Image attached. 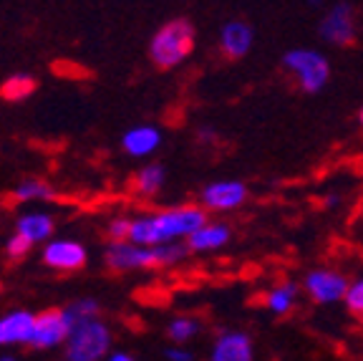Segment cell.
<instances>
[{
	"label": "cell",
	"instance_id": "obj_1",
	"mask_svg": "<svg viewBox=\"0 0 363 361\" xmlns=\"http://www.w3.org/2000/svg\"><path fill=\"white\" fill-rule=\"evenodd\" d=\"M207 222V210L202 205H182V208H169L162 212L144 215L131 220L129 240L139 245H159L172 243V240H187L199 225Z\"/></svg>",
	"mask_w": 363,
	"mask_h": 361
},
{
	"label": "cell",
	"instance_id": "obj_2",
	"mask_svg": "<svg viewBox=\"0 0 363 361\" xmlns=\"http://www.w3.org/2000/svg\"><path fill=\"white\" fill-rule=\"evenodd\" d=\"M187 243L174 245L159 243V245H139L131 240H113L111 248L106 250V263L111 271H139V268H164L179 263L187 255Z\"/></svg>",
	"mask_w": 363,
	"mask_h": 361
},
{
	"label": "cell",
	"instance_id": "obj_3",
	"mask_svg": "<svg viewBox=\"0 0 363 361\" xmlns=\"http://www.w3.org/2000/svg\"><path fill=\"white\" fill-rule=\"evenodd\" d=\"M194 41H197V33L192 23L187 18H174L152 36L149 56L159 68H174L192 56Z\"/></svg>",
	"mask_w": 363,
	"mask_h": 361
},
{
	"label": "cell",
	"instance_id": "obj_4",
	"mask_svg": "<svg viewBox=\"0 0 363 361\" xmlns=\"http://www.w3.org/2000/svg\"><path fill=\"white\" fill-rule=\"evenodd\" d=\"M280 66L293 76L298 89L306 94H320L330 79V63L315 48H290L280 58Z\"/></svg>",
	"mask_w": 363,
	"mask_h": 361
},
{
	"label": "cell",
	"instance_id": "obj_5",
	"mask_svg": "<svg viewBox=\"0 0 363 361\" xmlns=\"http://www.w3.org/2000/svg\"><path fill=\"white\" fill-rule=\"evenodd\" d=\"M111 333L99 318H89L84 323H76L71 328V336L66 341V359L71 361H96L108 354Z\"/></svg>",
	"mask_w": 363,
	"mask_h": 361
},
{
	"label": "cell",
	"instance_id": "obj_6",
	"mask_svg": "<svg viewBox=\"0 0 363 361\" xmlns=\"http://www.w3.org/2000/svg\"><path fill=\"white\" fill-rule=\"evenodd\" d=\"M301 286H303V293L315 306H330V303H343L351 281L343 273L330 271V268H315V271L306 273Z\"/></svg>",
	"mask_w": 363,
	"mask_h": 361
},
{
	"label": "cell",
	"instance_id": "obj_7",
	"mask_svg": "<svg viewBox=\"0 0 363 361\" xmlns=\"http://www.w3.org/2000/svg\"><path fill=\"white\" fill-rule=\"evenodd\" d=\"M318 33L328 45H340V48L353 45L358 36V23L351 3H335L323 16V21L318 26Z\"/></svg>",
	"mask_w": 363,
	"mask_h": 361
},
{
	"label": "cell",
	"instance_id": "obj_8",
	"mask_svg": "<svg viewBox=\"0 0 363 361\" xmlns=\"http://www.w3.org/2000/svg\"><path fill=\"white\" fill-rule=\"evenodd\" d=\"M247 185L242 180H217L202 187L199 205L207 212H233L247 203Z\"/></svg>",
	"mask_w": 363,
	"mask_h": 361
},
{
	"label": "cell",
	"instance_id": "obj_9",
	"mask_svg": "<svg viewBox=\"0 0 363 361\" xmlns=\"http://www.w3.org/2000/svg\"><path fill=\"white\" fill-rule=\"evenodd\" d=\"M71 318L66 316V311L58 308H48L43 311L40 316H35V328L33 336H30V344L33 349H51V346H58L63 341H68L71 336Z\"/></svg>",
	"mask_w": 363,
	"mask_h": 361
},
{
	"label": "cell",
	"instance_id": "obj_10",
	"mask_svg": "<svg viewBox=\"0 0 363 361\" xmlns=\"http://www.w3.org/2000/svg\"><path fill=\"white\" fill-rule=\"evenodd\" d=\"M255 43V31L247 21H227L220 31V51L230 61H240Z\"/></svg>",
	"mask_w": 363,
	"mask_h": 361
},
{
	"label": "cell",
	"instance_id": "obj_11",
	"mask_svg": "<svg viewBox=\"0 0 363 361\" xmlns=\"http://www.w3.org/2000/svg\"><path fill=\"white\" fill-rule=\"evenodd\" d=\"M210 356L215 361H252L255 344L245 331H222L212 344Z\"/></svg>",
	"mask_w": 363,
	"mask_h": 361
},
{
	"label": "cell",
	"instance_id": "obj_12",
	"mask_svg": "<svg viewBox=\"0 0 363 361\" xmlns=\"http://www.w3.org/2000/svg\"><path fill=\"white\" fill-rule=\"evenodd\" d=\"M230 240H233V227L222 220H207L187 237V248L192 253H212L230 245Z\"/></svg>",
	"mask_w": 363,
	"mask_h": 361
},
{
	"label": "cell",
	"instance_id": "obj_13",
	"mask_svg": "<svg viewBox=\"0 0 363 361\" xmlns=\"http://www.w3.org/2000/svg\"><path fill=\"white\" fill-rule=\"evenodd\" d=\"M45 266L58 268V271H76L86 263V248L76 240H53L43 250Z\"/></svg>",
	"mask_w": 363,
	"mask_h": 361
},
{
	"label": "cell",
	"instance_id": "obj_14",
	"mask_svg": "<svg viewBox=\"0 0 363 361\" xmlns=\"http://www.w3.org/2000/svg\"><path fill=\"white\" fill-rule=\"evenodd\" d=\"M33 328L35 316H30L28 311H13V313L0 318V346L30 344Z\"/></svg>",
	"mask_w": 363,
	"mask_h": 361
},
{
	"label": "cell",
	"instance_id": "obj_15",
	"mask_svg": "<svg viewBox=\"0 0 363 361\" xmlns=\"http://www.w3.org/2000/svg\"><path fill=\"white\" fill-rule=\"evenodd\" d=\"M301 291H303L301 283H293V281L275 283L262 296V308L267 313H272V316H288L290 311L295 308V303H298V298H301Z\"/></svg>",
	"mask_w": 363,
	"mask_h": 361
},
{
	"label": "cell",
	"instance_id": "obj_16",
	"mask_svg": "<svg viewBox=\"0 0 363 361\" xmlns=\"http://www.w3.org/2000/svg\"><path fill=\"white\" fill-rule=\"evenodd\" d=\"M159 144H162V131L157 126H134L121 139V147L131 157H149L152 152H157Z\"/></svg>",
	"mask_w": 363,
	"mask_h": 361
},
{
	"label": "cell",
	"instance_id": "obj_17",
	"mask_svg": "<svg viewBox=\"0 0 363 361\" xmlns=\"http://www.w3.org/2000/svg\"><path fill=\"white\" fill-rule=\"evenodd\" d=\"M18 232L26 235L30 243H43L48 240L53 232V220L43 212H33V215H23L18 220Z\"/></svg>",
	"mask_w": 363,
	"mask_h": 361
},
{
	"label": "cell",
	"instance_id": "obj_18",
	"mask_svg": "<svg viewBox=\"0 0 363 361\" xmlns=\"http://www.w3.org/2000/svg\"><path fill=\"white\" fill-rule=\"evenodd\" d=\"M35 89H38V84H35L33 76L28 74H13L8 76L6 81H3V86H0V99H6V102H26L28 96L35 94Z\"/></svg>",
	"mask_w": 363,
	"mask_h": 361
},
{
	"label": "cell",
	"instance_id": "obj_19",
	"mask_svg": "<svg viewBox=\"0 0 363 361\" xmlns=\"http://www.w3.org/2000/svg\"><path fill=\"white\" fill-rule=\"evenodd\" d=\"M164 180H167L164 167H159V164H149V167H144V170L136 175L134 187L142 192L144 198H152V195H157V192L164 187Z\"/></svg>",
	"mask_w": 363,
	"mask_h": 361
},
{
	"label": "cell",
	"instance_id": "obj_20",
	"mask_svg": "<svg viewBox=\"0 0 363 361\" xmlns=\"http://www.w3.org/2000/svg\"><path fill=\"white\" fill-rule=\"evenodd\" d=\"M202 331V323L192 316H179L167 326V336L172 339V344H189V341Z\"/></svg>",
	"mask_w": 363,
	"mask_h": 361
},
{
	"label": "cell",
	"instance_id": "obj_21",
	"mask_svg": "<svg viewBox=\"0 0 363 361\" xmlns=\"http://www.w3.org/2000/svg\"><path fill=\"white\" fill-rule=\"evenodd\" d=\"M13 198L21 200V203H26V200H51L53 187L43 180H26L23 185H18Z\"/></svg>",
	"mask_w": 363,
	"mask_h": 361
},
{
	"label": "cell",
	"instance_id": "obj_22",
	"mask_svg": "<svg viewBox=\"0 0 363 361\" xmlns=\"http://www.w3.org/2000/svg\"><path fill=\"white\" fill-rule=\"evenodd\" d=\"M99 313V303L96 301H91V298H84V301H76V303H71L66 308V316L71 318V323H84L89 321V318H96Z\"/></svg>",
	"mask_w": 363,
	"mask_h": 361
},
{
	"label": "cell",
	"instance_id": "obj_23",
	"mask_svg": "<svg viewBox=\"0 0 363 361\" xmlns=\"http://www.w3.org/2000/svg\"><path fill=\"white\" fill-rule=\"evenodd\" d=\"M343 306L348 308V313L361 316V311H363V278L351 281V286H348V291H346V298H343Z\"/></svg>",
	"mask_w": 363,
	"mask_h": 361
},
{
	"label": "cell",
	"instance_id": "obj_24",
	"mask_svg": "<svg viewBox=\"0 0 363 361\" xmlns=\"http://www.w3.org/2000/svg\"><path fill=\"white\" fill-rule=\"evenodd\" d=\"M30 245L33 243H30L28 237L21 235V232H16V235L8 240V255H11V258H23V255L30 250Z\"/></svg>",
	"mask_w": 363,
	"mask_h": 361
},
{
	"label": "cell",
	"instance_id": "obj_25",
	"mask_svg": "<svg viewBox=\"0 0 363 361\" xmlns=\"http://www.w3.org/2000/svg\"><path fill=\"white\" fill-rule=\"evenodd\" d=\"M129 232H131V220H113L111 225H108V235H111V240H129Z\"/></svg>",
	"mask_w": 363,
	"mask_h": 361
},
{
	"label": "cell",
	"instance_id": "obj_26",
	"mask_svg": "<svg viewBox=\"0 0 363 361\" xmlns=\"http://www.w3.org/2000/svg\"><path fill=\"white\" fill-rule=\"evenodd\" d=\"M164 356L169 361H192L194 359V354L192 351H184V349H179V344H174L172 349H167L164 351Z\"/></svg>",
	"mask_w": 363,
	"mask_h": 361
},
{
	"label": "cell",
	"instance_id": "obj_27",
	"mask_svg": "<svg viewBox=\"0 0 363 361\" xmlns=\"http://www.w3.org/2000/svg\"><path fill=\"white\" fill-rule=\"evenodd\" d=\"M197 139L202 141V144H215L220 136H217V131L212 129V126H202V129L197 131Z\"/></svg>",
	"mask_w": 363,
	"mask_h": 361
},
{
	"label": "cell",
	"instance_id": "obj_28",
	"mask_svg": "<svg viewBox=\"0 0 363 361\" xmlns=\"http://www.w3.org/2000/svg\"><path fill=\"white\" fill-rule=\"evenodd\" d=\"M338 205H340L338 192H328V195H323V198H320V208H323V210H333V208H338Z\"/></svg>",
	"mask_w": 363,
	"mask_h": 361
},
{
	"label": "cell",
	"instance_id": "obj_29",
	"mask_svg": "<svg viewBox=\"0 0 363 361\" xmlns=\"http://www.w3.org/2000/svg\"><path fill=\"white\" fill-rule=\"evenodd\" d=\"M111 361H131V354H126V351H113Z\"/></svg>",
	"mask_w": 363,
	"mask_h": 361
},
{
	"label": "cell",
	"instance_id": "obj_30",
	"mask_svg": "<svg viewBox=\"0 0 363 361\" xmlns=\"http://www.w3.org/2000/svg\"><path fill=\"white\" fill-rule=\"evenodd\" d=\"M306 3H308V6H311V8H318V6H320V3H323V0H306Z\"/></svg>",
	"mask_w": 363,
	"mask_h": 361
},
{
	"label": "cell",
	"instance_id": "obj_31",
	"mask_svg": "<svg viewBox=\"0 0 363 361\" xmlns=\"http://www.w3.org/2000/svg\"><path fill=\"white\" fill-rule=\"evenodd\" d=\"M358 122L363 124V107H361V112H358Z\"/></svg>",
	"mask_w": 363,
	"mask_h": 361
},
{
	"label": "cell",
	"instance_id": "obj_32",
	"mask_svg": "<svg viewBox=\"0 0 363 361\" xmlns=\"http://www.w3.org/2000/svg\"><path fill=\"white\" fill-rule=\"evenodd\" d=\"M358 321H361V323H363V311H361V316H358Z\"/></svg>",
	"mask_w": 363,
	"mask_h": 361
},
{
	"label": "cell",
	"instance_id": "obj_33",
	"mask_svg": "<svg viewBox=\"0 0 363 361\" xmlns=\"http://www.w3.org/2000/svg\"><path fill=\"white\" fill-rule=\"evenodd\" d=\"M361 217H363V203H361Z\"/></svg>",
	"mask_w": 363,
	"mask_h": 361
}]
</instances>
